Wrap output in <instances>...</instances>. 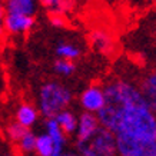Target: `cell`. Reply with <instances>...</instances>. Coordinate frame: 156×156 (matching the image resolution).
Returning <instances> with one entry per match:
<instances>
[{
    "mask_svg": "<svg viewBox=\"0 0 156 156\" xmlns=\"http://www.w3.org/2000/svg\"><path fill=\"white\" fill-rule=\"evenodd\" d=\"M106 103L105 87L100 85H90L82 90L79 96V105L83 112L89 113H99Z\"/></svg>",
    "mask_w": 156,
    "mask_h": 156,
    "instance_id": "277c9868",
    "label": "cell"
},
{
    "mask_svg": "<svg viewBox=\"0 0 156 156\" xmlns=\"http://www.w3.org/2000/svg\"><path fill=\"white\" fill-rule=\"evenodd\" d=\"M39 6H40L39 0H5V9L7 13L36 16Z\"/></svg>",
    "mask_w": 156,
    "mask_h": 156,
    "instance_id": "8fae6325",
    "label": "cell"
},
{
    "mask_svg": "<svg viewBox=\"0 0 156 156\" xmlns=\"http://www.w3.org/2000/svg\"><path fill=\"white\" fill-rule=\"evenodd\" d=\"M37 156H55V143L49 133H39L36 139V151Z\"/></svg>",
    "mask_w": 156,
    "mask_h": 156,
    "instance_id": "9a60e30c",
    "label": "cell"
},
{
    "mask_svg": "<svg viewBox=\"0 0 156 156\" xmlns=\"http://www.w3.org/2000/svg\"><path fill=\"white\" fill-rule=\"evenodd\" d=\"M55 55L60 59H67V60L75 62L76 59H79L82 56V48L76 43L69 42V40H60L55 46Z\"/></svg>",
    "mask_w": 156,
    "mask_h": 156,
    "instance_id": "4fadbf2b",
    "label": "cell"
},
{
    "mask_svg": "<svg viewBox=\"0 0 156 156\" xmlns=\"http://www.w3.org/2000/svg\"><path fill=\"white\" fill-rule=\"evenodd\" d=\"M49 20H50V24L55 26V27H63L65 26V16H49Z\"/></svg>",
    "mask_w": 156,
    "mask_h": 156,
    "instance_id": "ffe728a7",
    "label": "cell"
},
{
    "mask_svg": "<svg viewBox=\"0 0 156 156\" xmlns=\"http://www.w3.org/2000/svg\"><path fill=\"white\" fill-rule=\"evenodd\" d=\"M34 23H36V16L6 12L5 33L10 34V36H23L33 29Z\"/></svg>",
    "mask_w": 156,
    "mask_h": 156,
    "instance_id": "5b68a950",
    "label": "cell"
},
{
    "mask_svg": "<svg viewBox=\"0 0 156 156\" xmlns=\"http://www.w3.org/2000/svg\"><path fill=\"white\" fill-rule=\"evenodd\" d=\"M0 105H2V96H0Z\"/></svg>",
    "mask_w": 156,
    "mask_h": 156,
    "instance_id": "cb8c5ba5",
    "label": "cell"
},
{
    "mask_svg": "<svg viewBox=\"0 0 156 156\" xmlns=\"http://www.w3.org/2000/svg\"><path fill=\"white\" fill-rule=\"evenodd\" d=\"M5 20H6L5 2H0V36L5 33Z\"/></svg>",
    "mask_w": 156,
    "mask_h": 156,
    "instance_id": "d6986e66",
    "label": "cell"
},
{
    "mask_svg": "<svg viewBox=\"0 0 156 156\" xmlns=\"http://www.w3.org/2000/svg\"><path fill=\"white\" fill-rule=\"evenodd\" d=\"M44 129H46V133H49L53 139L55 156H62L67 151V135L60 129L55 118H49L44 120Z\"/></svg>",
    "mask_w": 156,
    "mask_h": 156,
    "instance_id": "52a82bcc",
    "label": "cell"
},
{
    "mask_svg": "<svg viewBox=\"0 0 156 156\" xmlns=\"http://www.w3.org/2000/svg\"><path fill=\"white\" fill-rule=\"evenodd\" d=\"M90 44L96 52L100 53H109L113 49V40L110 34L102 29H96L90 33Z\"/></svg>",
    "mask_w": 156,
    "mask_h": 156,
    "instance_id": "7c38bea8",
    "label": "cell"
},
{
    "mask_svg": "<svg viewBox=\"0 0 156 156\" xmlns=\"http://www.w3.org/2000/svg\"><path fill=\"white\" fill-rule=\"evenodd\" d=\"M10 156H13V155H10Z\"/></svg>",
    "mask_w": 156,
    "mask_h": 156,
    "instance_id": "d4e9b609",
    "label": "cell"
},
{
    "mask_svg": "<svg viewBox=\"0 0 156 156\" xmlns=\"http://www.w3.org/2000/svg\"><path fill=\"white\" fill-rule=\"evenodd\" d=\"M102 126L99 122V118L96 113L82 112L77 116V129H76L75 137L76 140H86L90 136H93L99 128Z\"/></svg>",
    "mask_w": 156,
    "mask_h": 156,
    "instance_id": "8992f818",
    "label": "cell"
},
{
    "mask_svg": "<svg viewBox=\"0 0 156 156\" xmlns=\"http://www.w3.org/2000/svg\"><path fill=\"white\" fill-rule=\"evenodd\" d=\"M73 102V93L66 85L57 80L42 83L37 92V108L40 115L46 119L56 118L57 115L69 109Z\"/></svg>",
    "mask_w": 156,
    "mask_h": 156,
    "instance_id": "6da1fadb",
    "label": "cell"
},
{
    "mask_svg": "<svg viewBox=\"0 0 156 156\" xmlns=\"http://www.w3.org/2000/svg\"><path fill=\"white\" fill-rule=\"evenodd\" d=\"M49 16H65L76 9L79 0H39Z\"/></svg>",
    "mask_w": 156,
    "mask_h": 156,
    "instance_id": "30bf717a",
    "label": "cell"
},
{
    "mask_svg": "<svg viewBox=\"0 0 156 156\" xmlns=\"http://www.w3.org/2000/svg\"><path fill=\"white\" fill-rule=\"evenodd\" d=\"M36 139H37V135L30 129V130H27V133L20 139L19 143H17L16 146H17L20 153H23V155L33 153V152L36 151Z\"/></svg>",
    "mask_w": 156,
    "mask_h": 156,
    "instance_id": "e0dca14e",
    "label": "cell"
},
{
    "mask_svg": "<svg viewBox=\"0 0 156 156\" xmlns=\"http://www.w3.org/2000/svg\"><path fill=\"white\" fill-rule=\"evenodd\" d=\"M75 149L80 156H118L116 136L103 126H100L99 130L89 139L76 140Z\"/></svg>",
    "mask_w": 156,
    "mask_h": 156,
    "instance_id": "7a4b0ae2",
    "label": "cell"
},
{
    "mask_svg": "<svg viewBox=\"0 0 156 156\" xmlns=\"http://www.w3.org/2000/svg\"><path fill=\"white\" fill-rule=\"evenodd\" d=\"M129 2L137 7H147V6L156 5V0H129Z\"/></svg>",
    "mask_w": 156,
    "mask_h": 156,
    "instance_id": "44dd1931",
    "label": "cell"
},
{
    "mask_svg": "<svg viewBox=\"0 0 156 156\" xmlns=\"http://www.w3.org/2000/svg\"><path fill=\"white\" fill-rule=\"evenodd\" d=\"M62 156H80V153L75 149V151H66Z\"/></svg>",
    "mask_w": 156,
    "mask_h": 156,
    "instance_id": "7402d4cb",
    "label": "cell"
},
{
    "mask_svg": "<svg viewBox=\"0 0 156 156\" xmlns=\"http://www.w3.org/2000/svg\"><path fill=\"white\" fill-rule=\"evenodd\" d=\"M0 156H10L9 153H7V151H6V147H5V145L0 142Z\"/></svg>",
    "mask_w": 156,
    "mask_h": 156,
    "instance_id": "603a6c76",
    "label": "cell"
},
{
    "mask_svg": "<svg viewBox=\"0 0 156 156\" xmlns=\"http://www.w3.org/2000/svg\"><path fill=\"white\" fill-rule=\"evenodd\" d=\"M27 130H30V129L24 128V126H22L20 123H17L16 120L12 123H9L7 126H6L5 129V135L6 137L9 139L12 143H14V145H17L19 143V140L22 139V137L27 133Z\"/></svg>",
    "mask_w": 156,
    "mask_h": 156,
    "instance_id": "2e32d148",
    "label": "cell"
},
{
    "mask_svg": "<svg viewBox=\"0 0 156 156\" xmlns=\"http://www.w3.org/2000/svg\"><path fill=\"white\" fill-rule=\"evenodd\" d=\"M53 70L56 72L59 76L63 77H69L76 72V65L73 60H67V59H60L56 57V60L53 62Z\"/></svg>",
    "mask_w": 156,
    "mask_h": 156,
    "instance_id": "ac0fdd59",
    "label": "cell"
},
{
    "mask_svg": "<svg viewBox=\"0 0 156 156\" xmlns=\"http://www.w3.org/2000/svg\"><path fill=\"white\" fill-rule=\"evenodd\" d=\"M149 108L156 113V69L147 72L137 83Z\"/></svg>",
    "mask_w": 156,
    "mask_h": 156,
    "instance_id": "9c48e42d",
    "label": "cell"
},
{
    "mask_svg": "<svg viewBox=\"0 0 156 156\" xmlns=\"http://www.w3.org/2000/svg\"><path fill=\"white\" fill-rule=\"evenodd\" d=\"M39 116H40L39 108L27 102L20 103L14 110V120L27 129H32L37 123Z\"/></svg>",
    "mask_w": 156,
    "mask_h": 156,
    "instance_id": "ba28073f",
    "label": "cell"
},
{
    "mask_svg": "<svg viewBox=\"0 0 156 156\" xmlns=\"http://www.w3.org/2000/svg\"><path fill=\"white\" fill-rule=\"evenodd\" d=\"M55 119L59 123L60 129L66 133L67 136L76 133V129H77V116L72 112L70 109H66V110L60 112Z\"/></svg>",
    "mask_w": 156,
    "mask_h": 156,
    "instance_id": "5bb4252c",
    "label": "cell"
},
{
    "mask_svg": "<svg viewBox=\"0 0 156 156\" xmlns=\"http://www.w3.org/2000/svg\"><path fill=\"white\" fill-rule=\"evenodd\" d=\"M118 156H156V139L116 136Z\"/></svg>",
    "mask_w": 156,
    "mask_h": 156,
    "instance_id": "3957f363",
    "label": "cell"
}]
</instances>
